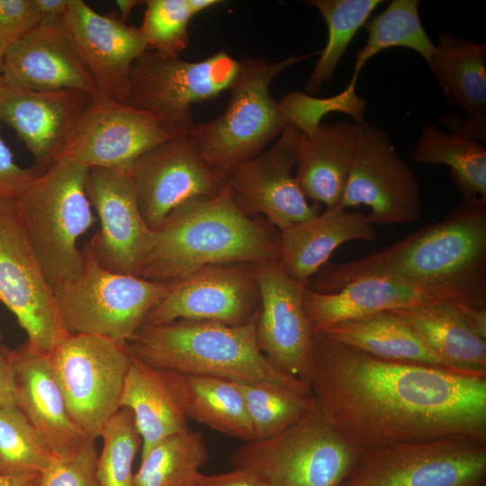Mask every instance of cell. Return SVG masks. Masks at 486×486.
<instances>
[{"mask_svg":"<svg viewBox=\"0 0 486 486\" xmlns=\"http://www.w3.org/2000/svg\"><path fill=\"white\" fill-rule=\"evenodd\" d=\"M197 486H267L252 473L233 468L227 472L206 475L201 473Z\"/></svg>","mask_w":486,"mask_h":486,"instance_id":"obj_45","label":"cell"},{"mask_svg":"<svg viewBox=\"0 0 486 486\" xmlns=\"http://www.w3.org/2000/svg\"><path fill=\"white\" fill-rule=\"evenodd\" d=\"M455 309L463 322L479 338L486 340V307L455 302Z\"/></svg>","mask_w":486,"mask_h":486,"instance_id":"obj_47","label":"cell"},{"mask_svg":"<svg viewBox=\"0 0 486 486\" xmlns=\"http://www.w3.org/2000/svg\"><path fill=\"white\" fill-rule=\"evenodd\" d=\"M309 384L329 423L360 449L486 441V378L383 360L317 333Z\"/></svg>","mask_w":486,"mask_h":486,"instance_id":"obj_1","label":"cell"},{"mask_svg":"<svg viewBox=\"0 0 486 486\" xmlns=\"http://www.w3.org/2000/svg\"><path fill=\"white\" fill-rule=\"evenodd\" d=\"M82 251V274L52 288L60 321L69 335H97L126 343L165 298L170 284L106 270L89 242Z\"/></svg>","mask_w":486,"mask_h":486,"instance_id":"obj_8","label":"cell"},{"mask_svg":"<svg viewBox=\"0 0 486 486\" xmlns=\"http://www.w3.org/2000/svg\"><path fill=\"white\" fill-rule=\"evenodd\" d=\"M70 0H33V4L43 19L62 18Z\"/></svg>","mask_w":486,"mask_h":486,"instance_id":"obj_48","label":"cell"},{"mask_svg":"<svg viewBox=\"0 0 486 486\" xmlns=\"http://www.w3.org/2000/svg\"><path fill=\"white\" fill-rule=\"evenodd\" d=\"M429 68L446 98L466 116L486 114V43L443 32Z\"/></svg>","mask_w":486,"mask_h":486,"instance_id":"obj_31","label":"cell"},{"mask_svg":"<svg viewBox=\"0 0 486 486\" xmlns=\"http://www.w3.org/2000/svg\"><path fill=\"white\" fill-rule=\"evenodd\" d=\"M411 158L416 163L448 166L464 200L486 201V148L482 142L424 123Z\"/></svg>","mask_w":486,"mask_h":486,"instance_id":"obj_32","label":"cell"},{"mask_svg":"<svg viewBox=\"0 0 486 486\" xmlns=\"http://www.w3.org/2000/svg\"><path fill=\"white\" fill-rule=\"evenodd\" d=\"M0 302L16 317L33 351L50 355L68 336L30 244L17 198L0 197Z\"/></svg>","mask_w":486,"mask_h":486,"instance_id":"obj_12","label":"cell"},{"mask_svg":"<svg viewBox=\"0 0 486 486\" xmlns=\"http://www.w3.org/2000/svg\"><path fill=\"white\" fill-rule=\"evenodd\" d=\"M170 138L152 115L99 94L58 159L68 158L88 168L129 169L141 154Z\"/></svg>","mask_w":486,"mask_h":486,"instance_id":"obj_18","label":"cell"},{"mask_svg":"<svg viewBox=\"0 0 486 486\" xmlns=\"http://www.w3.org/2000/svg\"><path fill=\"white\" fill-rule=\"evenodd\" d=\"M53 453L22 411L0 408L1 474L40 473Z\"/></svg>","mask_w":486,"mask_h":486,"instance_id":"obj_37","label":"cell"},{"mask_svg":"<svg viewBox=\"0 0 486 486\" xmlns=\"http://www.w3.org/2000/svg\"><path fill=\"white\" fill-rule=\"evenodd\" d=\"M122 407L133 413L142 440L141 456L165 437L191 430L167 370L132 356L120 400Z\"/></svg>","mask_w":486,"mask_h":486,"instance_id":"obj_27","label":"cell"},{"mask_svg":"<svg viewBox=\"0 0 486 486\" xmlns=\"http://www.w3.org/2000/svg\"><path fill=\"white\" fill-rule=\"evenodd\" d=\"M304 4L319 10L328 28V40L306 83L305 93L314 95L333 75L358 30L381 0H309Z\"/></svg>","mask_w":486,"mask_h":486,"instance_id":"obj_35","label":"cell"},{"mask_svg":"<svg viewBox=\"0 0 486 486\" xmlns=\"http://www.w3.org/2000/svg\"><path fill=\"white\" fill-rule=\"evenodd\" d=\"M260 303L254 265L213 264L170 284L168 292L143 325L188 320L240 326L259 312Z\"/></svg>","mask_w":486,"mask_h":486,"instance_id":"obj_14","label":"cell"},{"mask_svg":"<svg viewBox=\"0 0 486 486\" xmlns=\"http://www.w3.org/2000/svg\"><path fill=\"white\" fill-rule=\"evenodd\" d=\"M238 68L225 51L187 61L147 50L131 67L123 103L152 115L171 137L188 136L195 124L192 105L230 89Z\"/></svg>","mask_w":486,"mask_h":486,"instance_id":"obj_9","label":"cell"},{"mask_svg":"<svg viewBox=\"0 0 486 486\" xmlns=\"http://www.w3.org/2000/svg\"><path fill=\"white\" fill-rule=\"evenodd\" d=\"M208 461L201 433L189 430L169 436L141 456L133 486H197L200 469Z\"/></svg>","mask_w":486,"mask_h":486,"instance_id":"obj_34","label":"cell"},{"mask_svg":"<svg viewBox=\"0 0 486 486\" xmlns=\"http://www.w3.org/2000/svg\"><path fill=\"white\" fill-rule=\"evenodd\" d=\"M358 205L369 207L370 221L380 225L412 222L422 207L416 175L397 153L389 134L367 122L338 206Z\"/></svg>","mask_w":486,"mask_h":486,"instance_id":"obj_13","label":"cell"},{"mask_svg":"<svg viewBox=\"0 0 486 486\" xmlns=\"http://www.w3.org/2000/svg\"><path fill=\"white\" fill-rule=\"evenodd\" d=\"M364 123L321 122L301 132L295 177L307 199L326 208L339 205Z\"/></svg>","mask_w":486,"mask_h":486,"instance_id":"obj_25","label":"cell"},{"mask_svg":"<svg viewBox=\"0 0 486 486\" xmlns=\"http://www.w3.org/2000/svg\"><path fill=\"white\" fill-rule=\"evenodd\" d=\"M68 412L91 440L120 409L131 356L126 343L90 334L68 336L50 355Z\"/></svg>","mask_w":486,"mask_h":486,"instance_id":"obj_10","label":"cell"},{"mask_svg":"<svg viewBox=\"0 0 486 486\" xmlns=\"http://www.w3.org/2000/svg\"><path fill=\"white\" fill-rule=\"evenodd\" d=\"M312 55L290 56L274 63L256 58L239 61L226 110L212 121L195 123L188 135L211 169L227 178L282 134L289 123L270 94V86L286 68Z\"/></svg>","mask_w":486,"mask_h":486,"instance_id":"obj_6","label":"cell"},{"mask_svg":"<svg viewBox=\"0 0 486 486\" xmlns=\"http://www.w3.org/2000/svg\"><path fill=\"white\" fill-rule=\"evenodd\" d=\"M453 301L392 310L451 370L486 378V340L463 322Z\"/></svg>","mask_w":486,"mask_h":486,"instance_id":"obj_28","label":"cell"},{"mask_svg":"<svg viewBox=\"0 0 486 486\" xmlns=\"http://www.w3.org/2000/svg\"><path fill=\"white\" fill-rule=\"evenodd\" d=\"M486 441L451 437L361 449L341 486H485Z\"/></svg>","mask_w":486,"mask_h":486,"instance_id":"obj_11","label":"cell"},{"mask_svg":"<svg viewBox=\"0 0 486 486\" xmlns=\"http://www.w3.org/2000/svg\"><path fill=\"white\" fill-rule=\"evenodd\" d=\"M366 276H384L486 307V201L464 200L443 220L361 259L326 264L308 288L332 293Z\"/></svg>","mask_w":486,"mask_h":486,"instance_id":"obj_2","label":"cell"},{"mask_svg":"<svg viewBox=\"0 0 486 486\" xmlns=\"http://www.w3.org/2000/svg\"><path fill=\"white\" fill-rule=\"evenodd\" d=\"M143 3V1L137 0H117L115 4L120 13V19L126 22L128 16L130 15L131 10L137 5Z\"/></svg>","mask_w":486,"mask_h":486,"instance_id":"obj_50","label":"cell"},{"mask_svg":"<svg viewBox=\"0 0 486 486\" xmlns=\"http://www.w3.org/2000/svg\"><path fill=\"white\" fill-rule=\"evenodd\" d=\"M33 91L76 89L101 94L68 39L61 18L43 19L6 52L0 77Z\"/></svg>","mask_w":486,"mask_h":486,"instance_id":"obj_22","label":"cell"},{"mask_svg":"<svg viewBox=\"0 0 486 486\" xmlns=\"http://www.w3.org/2000/svg\"><path fill=\"white\" fill-rule=\"evenodd\" d=\"M93 98L76 89L29 90L0 78V121L26 145L39 175L58 159Z\"/></svg>","mask_w":486,"mask_h":486,"instance_id":"obj_21","label":"cell"},{"mask_svg":"<svg viewBox=\"0 0 486 486\" xmlns=\"http://www.w3.org/2000/svg\"><path fill=\"white\" fill-rule=\"evenodd\" d=\"M254 267L261 300L258 349L275 368L309 383L313 333L303 308L308 283L289 277L278 261Z\"/></svg>","mask_w":486,"mask_h":486,"instance_id":"obj_19","label":"cell"},{"mask_svg":"<svg viewBox=\"0 0 486 486\" xmlns=\"http://www.w3.org/2000/svg\"><path fill=\"white\" fill-rule=\"evenodd\" d=\"M87 172L76 161L57 159L17 198L30 244L51 288L76 279L84 269L77 241L94 222Z\"/></svg>","mask_w":486,"mask_h":486,"instance_id":"obj_5","label":"cell"},{"mask_svg":"<svg viewBox=\"0 0 486 486\" xmlns=\"http://www.w3.org/2000/svg\"><path fill=\"white\" fill-rule=\"evenodd\" d=\"M280 266L292 279L309 283L340 245L374 241L376 232L368 215L338 205L280 230Z\"/></svg>","mask_w":486,"mask_h":486,"instance_id":"obj_26","label":"cell"},{"mask_svg":"<svg viewBox=\"0 0 486 486\" xmlns=\"http://www.w3.org/2000/svg\"><path fill=\"white\" fill-rule=\"evenodd\" d=\"M258 315L240 326L188 320L142 325L126 346L133 357L155 368L311 394L308 382L278 370L260 352Z\"/></svg>","mask_w":486,"mask_h":486,"instance_id":"obj_4","label":"cell"},{"mask_svg":"<svg viewBox=\"0 0 486 486\" xmlns=\"http://www.w3.org/2000/svg\"><path fill=\"white\" fill-rule=\"evenodd\" d=\"M41 17L33 0H0V61L8 50L33 29Z\"/></svg>","mask_w":486,"mask_h":486,"instance_id":"obj_42","label":"cell"},{"mask_svg":"<svg viewBox=\"0 0 486 486\" xmlns=\"http://www.w3.org/2000/svg\"><path fill=\"white\" fill-rule=\"evenodd\" d=\"M0 121V197L18 198L37 176L31 168L20 166L1 135Z\"/></svg>","mask_w":486,"mask_h":486,"instance_id":"obj_43","label":"cell"},{"mask_svg":"<svg viewBox=\"0 0 486 486\" xmlns=\"http://www.w3.org/2000/svg\"><path fill=\"white\" fill-rule=\"evenodd\" d=\"M240 392L255 440L273 436L300 419L316 404L312 394L234 382Z\"/></svg>","mask_w":486,"mask_h":486,"instance_id":"obj_36","label":"cell"},{"mask_svg":"<svg viewBox=\"0 0 486 486\" xmlns=\"http://www.w3.org/2000/svg\"><path fill=\"white\" fill-rule=\"evenodd\" d=\"M139 30L148 50L179 57L189 43L188 24L194 16L187 0H147Z\"/></svg>","mask_w":486,"mask_h":486,"instance_id":"obj_40","label":"cell"},{"mask_svg":"<svg viewBox=\"0 0 486 486\" xmlns=\"http://www.w3.org/2000/svg\"><path fill=\"white\" fill-rule=\"evenodd\" d=\"M11 358L14 370L15 406L53 454L89 440L68 412L52 373L50 356L32 350L24 343L11 350Z\"/></svg>","mask_w":486,"mask_h":486,"instance_id":"obj_23","label":"cell"},{"mask_svg":"<svg viewBox=\"0 0 486 486\" xmlns=\"http://www.w3.org/2000/svg\"><path fill=\"white\" fill-rule=\"evenodd\" d=\"M280 253V230L261 216L244 214L227 188L190 199L167 215L154 231L140 276L172 284L209 265L277 262Z\"/></svg>","mask_w":486,"mask_h":486,"instance_id":"obj_3","label":"cell"},{"mask_svg":"<svg viewBox=\"0 0 486 486\" xmlns=\"http://www.w3.org/2000/svg\"><path fill=\"white\" fill-rule=\"evenodd\" d=\"M320 333L383 360L451 370L392 310L335 323Z\"/></svg>","mask_w":486,"mask_h":486,"instance_id":"obj_29","label":"cell"},{"mask_svg":"<svg viewBox=\"0 0 486 486\" xmlns=\"http://www.w3.org/2000/svg\"><path fill=\"white\" fill-rule=\"evenodd\" d=\"M187 2L194 15L221 3L219 0H187Z\"/></svg>","mask_w":486,"mask_h":486,"instance_id":"obj_51","label":"cell"},{"mask_svg":"<svg viewBox=\"0 0 486 486\" xmlns=\"http://www.w3.org/2000/svg\"><path fill=\"white\" fill-rule=\"evenodd\" d=\"M63 30L99 92L123 103L133 63L148 50L139 28L97 13L82 0H70Z\"/></svg>","mask_w":486,"mask_h":486,"instance_id":"obj_20","label":"cell"},{"mask_svg":"<svg viewBox=\"0 0 486 486\" xmlns=\"http://www.w3.org/2000/svg\"><path fill=\"white\" fill-rule=\"evenodd\" d=\"M1 74H2V61H0V77H1Z\"/></svg>","mask_w":486,"mask_h":486,"instance_id":"obj_52","label":"cell"},{"mask_svg":"<svg viewBox=\"0 0 486 486\" xmlns=\"http://www.w3.org/2000/svg\"><path fill=\"white\" fill-rule=\"evenodd\" d=\"M130 174L140 213L153 231L183 202L228 188L227 178L204 163L188 136L172 137L147 150Z\"/></svg>","mask_w":486,"mask_h":486,"instance_id":"obj_16","label":"cell"},{"mask_svg":"<svg viewBox=\"0 0 486 486\" xmlns=\"http://www.w3.org/2000/svg\"><path fill=\"white\" fill-rule=\"evenodd\" d=\"M96 463L99 486H133L132 463L142 446L132 411L120 408L107 421Z\"/></svg>","mask_w":486,"mask_h":486,"instance_id":"obj_38","label":"cell"},{"mask_svg":"<svg viewBox=\"0 0 486 486\" xmlns=\"http://www.w3.org/2000/svg\"><path fill=\"white\" fill-rule=\"evenodd\" d=\"M167 372L187 418L228 436L244 442L255 441L243 397L234 382Z\"/></svg>","mask_w":486,"mask_h":486,"instance_id":"obj_30","label":"cell"},{"mask_svg":"<svg viewBox=\"0 0 486 486\" xmlns=\"http://www.w3.org/2000/svg\"><path fill=\"white\" fill-rule=\"evenodd\" d=\"M1 339H2V335H1V333H0V340H1Z\"/></svg>","mask_w":486,"mask_h":486,"instance_id":"obj_53","label":"cell"},{"mask_svg":"<svg viewBox=\"0 0 486 486\" xmlns=\"http://www.w3.org/2000/svg\"><path fill=\"white\" fill-rule=\"evenodd\" d=\"M300 136L301 130L288 124L271 148L227 176L228 190L238 208L249 217L264 216L279 230L320 213V204L308 202L292 175Z\"/></svg>","mask_w":486,"mask_h":486,"instance_id":"obj_15","label":"cell"},{"mask_svg":"<svg viewBox=\"0 0 486 486\" xmlns=\"http://www.w3.org/2000/svg\"><path fill=\"white\" fill-rule=\"evenodd\" d=\"M130 169L88 168L86 191L101 223L89 243L106 270L140 276L154 231L140 213Z\"/></svg>","mask_w":486,"mask_h":486,"instance_id":"obj_17","label":"cell"},{"mask_svg":"<svg viewBox=\"0 0 486 486\" xmlns=\"http://www.w3.org/2000/svg\"><path fill=\"white\" fill-rule=\"evenodd\" d=\"M0 474H1V470H0Z\"/></svg>","mask_w":486,"mask_h":486,"instance_id":"obj_54","label":"cell"},{"mask_svg":"<svg viewBox=\"0 0 486 486\" xmlns=\"http://www.w3.org/2000/svg\"><path fill=\"white\" fill-rule=\"evenodd\" d=\"M439 121L449 133L482 143L486 140V114L463 118L451 112L440 116Z\"/></svg>","mask_w":486,"mask_h":486,"instance_id":"obj_44","label":"cell"},{"mask_svg":"<svg viewBox=\"0 0 486 486\" xmlns=\"http://www.w3.org/2000/svg\"><path fill=\"white\" fill-rule=\"evenodd\" d=\"M438 301L455 302L440 291L390 277L366 276L354 280L332 293L317 292L307 287L303 308L314 335L344 320Z\"/></svg>","mask_w":486,"mask_h":486,"instance_id":"obj_24","label":"cell"},{"mask_svg":"<svg viewBox=\"0 0 486 486\" xmlns=\"http://www.w3.org/2000/svg\"><path fill=\"white\" fill-rule=\"evenodd\" d=\"M15 405L14 370L11 350L0 346V408Z\"/></svg>","mask_w":486,"mask_h":486,"instance_id":"obj_46","label":"cell"},{"mask_svg":"<svg viewBox=\"0 0 486 486\" xmlns=\"http://www.w3.org/2000/svg\"><path fill=\"white\" fill-rule=\"evenodd\" d=\"M356 81L350 80L340 93L329 97H316L294 90L284 94L278 102L279 108L289 124L302 133L314 131L321 119L331 112H342L357 123H364L366 101L356 90Z\"/></svg>","mask_w":486,"mask_h":486,"instance_id":"obj_39","label":"cell"},{"mask_svg":"<svg viewBox=\"0 0 486 486\" xmlns=\"http://www.w3.org/2000/svg\"><path fill=\"white\" fill-rule=\"evenodd\" d=\"M360 451L336 430L317 402L282 432L244 442L229 463L267 486H341Z\"/></svg>","mask_w":486,"mask_h":486,"instance_id":"obj_7","label":"cell"},{"mask_svg":"<svg viewBox=\"0 0 486 486\" xmlns=\"http://www.w3.org/2000/svg\"><path fill=\"white\" fill-rule=\"evenodd\" d=\"M94 440L54 454L40 474L39 486H99Z\"/></svg>","mask_w":486,"mask_h":486,"instance_id":"obj_41","label":"cell"},{"mask_svg":"<svg viewBox=\"0 0 486 486\" xmlns=\"http://www.w3.org/2000/svg\"><path fill=\"white\" fill-rule=\"evenodd\" d=\"M418 0H392L386 8L364 24L368 37L356 51L351 79L357 82L364 65L379 52L406 48L418 52L430 65L436 45L428 35L419 16Z\"/></svg>","mask_w":486,"mask_h":486,"instance_id":"obj_33","label":"cell"},{"mask_svg":"<svg viewBox=\"0 0 486 486\" xmlns=\"http://www.w3.org/2000/svg\"><path fill=\"white\" fill-rule=\"evenodd\" d=\"M40 474H0V486H39Z\"/></svg>","mask_w":486,"mask_h":486,"instance_id":"obj_49","label":"cell"}]
</instances>
